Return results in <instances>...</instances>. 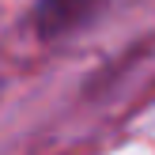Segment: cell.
Listing matches in <instances>:
<instances>
[{"instance_id":"cell-1","label":"cell","mask_w":155,"mask_h":155,"mask_svg":"<svg viewBox=\"0 0 155 155\" xmlns=\"http://www.w3.org/2000/svg\"><path fill=\"white\" fill-rule=\"evenodd\" d=\"M114 0H34L30 8V30L38 42L53 45L87 30Z\"/></svg>"}]
</instances>
